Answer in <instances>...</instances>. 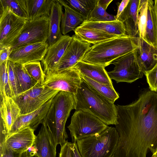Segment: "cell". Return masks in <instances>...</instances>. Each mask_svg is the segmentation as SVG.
Returning <instances> with one entry per match:
<instances>
[{
    "mask_svg": "<svg viewBox=\"0 0 157 157\" xmlns=\"http://www.w3.org/2000/svg\"><path fill=\"white\" fill-rule=\"evenodd\" d=\"M71 38L69 36L63 35L56 42L48 47L46 54L41 61L45 74L54 70L64 53Z\"/></svg>",
    "mask_w": 157,
    "mask_h": 157,
    "instance_id": "obj_16",
    "label": "cell"
},
{
    "mask_svg": "<svg viewBox=\"0 0 157 157\" xmlns=\"http://www.w3.org/2000/svg\"><path fill=\"white\" fill-rule=\"evenodd\" d=\"M136 50L121 56L111 63L115 67L112 71L108 72L111 80H114L117 83H131L143 76L144 73L141 71L139 65Z\"/></svg>",
    "mask_w": 157,
    "mask_h": 157,
    "instance_id": "obj_9",
    "label": "cell"
},
{
    "mask_svg": "<svg viewBox=\"0 0 157 157\" xmlns=\"http://www.w3.org/2000/svg\"><path fill=\"white\" fill-rule=\"evenodd\" d=\"M82 81L93 91L107 98L113 103L119 97L113 87H111L94 81L80 74Z\"/></svg>",
    "mask_w": 157,
    "mask_h": 157,
    "instance_id": "obj_28",
    "label": "cell"
},
{
    "mask_svg": "<svg viewBox=\"0 0 157 157\" xmlns=\"http://www.w3.org/2000/svg\"><path fill=\"white\" fill-rule=\"evenodd\" d=\"M116 20L115 16L108 13L101 6L98 1L95 7L88 17L83 22H103L111 21Z\"/></svg>",
    "mask_w": 157,
    "mask_h": 157,
    "instance_id": "obj_33",
    "label": "cell"
},
{
    "mask_svg": "<svg viewBox=\"0 0 157 157\" xmlns=\"http://www.w3.org/2000/svg\"><path fill=\"white\" fill-rule=\"evenodd\" d=\"M74 95L75 111L90 113L108 126L116 124L117 112L114 103L92 90L83 81Z\"/></svg>",
    "mask_w": 157,
    "mask_h": 157,
    "instance_id": "obj_3",
    "label": "cell"
},
{
    "mask_svg": "<svg viewBox=\"0 0 157 157\" xmlns=\"http://www.w3.org/2000/svg\"><path fill=\"white\" fill-rule=\"evenodd\" d=\"M34 145L36 150V157H56L57 145L44 121L36 136Z\"/></svg>",
    "mask_w": 157,
    "mask_h": 157,
    "instance_id": "obj_17",
    "label": "cell"
},
{
    "mask_svg": "<svg viewBox=\"0 0 157 157\" xmlns=\"http://www.w3.org/2000/svg\"><path fill=\"white\" fill-rule=\"evenodd\" d=\"M154 1L157 13V0H155Z\"/></svg>",
    "mask_w": 157,
    "mask_h": 157,
    "instance_id": "obj_47",
    "label": "cell"
},
{
    "mask_svg": "<svg viewBox=\"0 0 157 157\" xmlns=\"http://www.w3.org/2000/svg\"><path fill=\"white\" fill-rule=\"evenodd\" d=\"M130 0H123L120 4L117 10V13L115 16L116 19L120 16L128 5Z\"/></svg>",
    "mask_w": 157,
    "mask_h": 157,
    "instance_id": "obj_41",
    "label": "cell"
},
{
    "mask_svg": "<svg viewBox=\"0 0 157 157\" xmlns=\"http://www.w3.org/2000/svg\"><path fill=\"white\" fill-rule=\"evenodd\" d=\"M35 130L30 127L22 128L16 131L8 133L6 137L4 147L20 153L27 151L35 143L36 136Z\"/></svg>",
    "mask_w": 157,
    "mask_h": 157,
    "instance_id": "obj_14",
    "label": "cell"
},
{
    "mask_svg": "<svg viewBox=\"0 0 157 157\" xmlns=\"http://www.w3.org/2000/svg\"><path fill=\"white\" fill-rule=\"evenodd\" d=\"M151 157H157V151L152 155Z\"/></svg>",
    "mask_w": 157,
    "mask_h": 157,
    "instance_id": "obj_46",
    "label": "cell"
},
{
    "mask_svg": "<svg viewBox=\"0 0 157 157\" xmlns=\"http://www.w3.org/2000/svg\"><path fill=\"white\" fill-rule=\"evenodd\" d=\"M26 152L28 157H33L35 156L36 154V150L34 144L30 147Z\"/></svg>",
    "mask_w": 157,
    "mask_h": 157,
    "instance_id": "obj_44",
    "label": "cell"
},
{
    "mask_svg": "<svg viewBox=\"0 0 157 157\" xmlns=\"http://www.w3.org/2000/svg\"><path fill=\"white\" fill-rule=\"evenodd\" d=\"M71 37V42L63 56L51 72H59L73 67L82 60L91 46L90 44L81 40L75 35Z\"/></svg>",
    "mask_w": 157,
    "mask_h": 157,
    "instance_id": "obj_13",
    "label": "cell"
},
{
    "mask_svg": "<svg viewBox=\"0 0 157 157\" xmlns=\"http://www.w3.org/2000/svg\"><path fill=\"white\" fill-rule=\"evenodd\" d=\"M137 37L126 35L94 44L81 61L105 67L118 58L136 50L139 47Z\"/></svg>",
    "mask_w": 157,
    "mask_h": 157,
    "instance_id": "obj_2",
    "label": "cell"
},
{
    "mask_svg": "<svg viewBox=\"0 0 157 157\" xmlns=\"http://www.w3.org/2000/svg\"><path fill=\"white\" fill-rule=\"evenodd\" d=\"M80 74L96 82L111 87H113L108 72L103 66L89 63L82 61L74 67Z\"/></svg>",
    "mask_w": 157,
    "mask_h": 157,
    "instance_id": "obj_22",
    "label": "cell"
},
{
    "mask_svg": "<svg viewBox=\"0 0 157 157\" xmlns=\"http://www.w3.org/2000/svg\"><path fill=\"white\" fill-rule=\"evenodd\" d=\"M119 138L116 128L109 127L101 133L78 140L82 157H113Z\"/></svg>",
    "mask_w": 157,
    "mask_h": 157,
    "instance_id": "obj_5",
    "label": "cell"
},
{
    "mask_svg": "<svg viewBox=\"0 0 157 157\" xmlns=\"http://www.w3.org/2000/svg\"><path fill=\"white\" fill-rule=\"evenodd\" d=\"M53 0H18L26 20L48 16Z\"/></svg>",
    "mask_w": 157,
    "mask_h": 157,
    "instance_id": "obj_20",
    "label": "cell"
},
{
    "mask_svg": "<svg viewBox=\"0 0 157 157\" xmlns=\"http://www.w3.org/2000/svg\"><path fill=\"white\" fill-rule=\"evenodd\" d=\"M148 0H140L137 11L139 37L144 39L147 19Z\"/></svg>",
    "mask_w": 157,
    "mask_h": 157,
    "instance_id": "obj_31",
    "label": "cell"
},
{
    "mask_svg": "<svg viewBox=\"0 0 157 157\" xmlns=\"http://www.w3.org/2000/svg\"><path fill=\"white\" fill-rule=\"evenodd\" d=\"M98 118L87 112L75 111L67 127L70 131L72 143L99 134L109 127Z\"/></svg>",
    "mask_w": 157,
    "mask_h": 157,
    "instance_id": "obj_6",
    "label": "cell"
},
{
    "mask_svg": "<svg viewBox=\"0 0 157 157\" xmlns=\"http://www.w3.org/2000/svg\"><path fill=\"white\" fill-rule=\"evenodd\" d=\"M7 61L0 65V97H2L5 94L11 97L7 69Z\"/></svg>",
    "mask_w": 157,
    "mask_h": 157,
    "instance_id": "obj_35",
    "label": "cell"
},
{
    "mask_svg": "<svg viewBox=\"0 0 157 157\" xmlns=\"http://www.w3.org/2000/svg\"><path fill=\"white\" fill-rule=\"evenodd\" d=\"M48 17L26 20L19 36L10 46L13 49L26 44L46 43L48 37Z\"/></svg>",
    "mask_w": 157,
    "mask_h": 157,
    "instance_id": "obj_8",
    "label": "cell"
},
{
    "mask_svg": "<svg viewBox=\"0 0 157 157\" xmlns=\"http://www.w3.org/2000/svg\"><path fill=\"white\" fill-rule=\"evenodd\" d=\"M71 149L73 157H82L79 151L76 143H72Z\"/></svg>",
    "mask_w": 157,
    "mask_h": 157,
    "instance_id": "obj_42",
    "label": "cell"
},
{
    "mask_svg": "<svg viewBox=\"0 0 157 157\" xmlns=\"http://www.w3.org/2000/svg\"><path fill=\"white\" fill-rule=\"evenodd\" d=\"M138 48L136 50L137 60L142 72L152 69L157 63V48L138 37Z\"/></svg>",
    "mask_w": 157,
    "mask_h": 157,
    "instance_id": "obj_19",
    "label": "cell"
},
{
    "mask_svg": "<svg viewBox=\"0 0 157 157\" xmlns=\"http://www.w3.org/2000/svg\"><path fill=\"white\" fill-rule=\"evenodd\" d=\"M81 27L101 31L108 33L122 36L127 35L123 23L118 20L103 22H83Z\"/></svg>",
    "mask_w": 157,
    "mask_h": 157,
    "instance_id": "obj_27",
    "label": "cell"
},
{
    "mask_svg": "<svg viewBox=\"0 0 157 157\" xmlns=\"http://www.w3.org/2000/svg\"><path fill=\"white\" fill-rule=\"evenodd\" d=\"M74 109L75 100L73 94L60 91L53 98L44 121L57 145H63L68 137L65 126L71 111Z\"/></svg>",
    "mask_w": 157,
    "mask_h": 157,
    "instance_id": "obj_4",
    "label": "cell"
},
{
    "mask_svg": "<svg viewBox=\"0 0 157 157\" xmlns=\"http://www.w3.org/2000/svg\"><path fill=\"white\" fill-rule=\"evenodd\" d=\"M12 49L11 47L0 48V65L8 61Z\"/></svg>",
    "mask_w": 157,
    "mask_h": 157,
    "instance_id": "obj_39",
    "label": "cell"
},
{
    "mask_svg": "<svg viewBox=\"0 0 157 157\" xmlns=\"http://www.w3.org/2000/svg\"><path fill=\"white\" fill-rule=\"evenodd\" d=\"M14 68L22 92L29 90L38 84L30 76L23 65L14 63Z\"/></svg>",
    "mask_w": 157,
    "mask_h": 157,
    "instance_id": "obj_30",
    "label": "cell"
},
{
    "mask_svg": "<svg viewBox=\"0 0 157 157\" xmlns=\"http://www.w3.org/2000/svg\"><path fill=\"white\" fill-rule=\"evenodd\" d=\"M149 89L151 91L157 92V63L151 70L144 73Z\"/></svg>",
    "mask_w": 157,
    "mask_h": 157,
    "instance_id": "obj_37",
    "label": "cell"
},
{
    "mask_svg": "<svg viewBox=\"0 0 157 157\" xmlns=\"http://www.w3.org/2000/svg\"><path fill=\"white\" fill-rule=\"evenodd\" d=\"M0 157H21L22 154L5 148L0 151Z\"/></svg>",
    "mask_w": 157,
    "mask_h": 157,
    "instance_id": "obj_40",
    "label": "cell"
},
{
    "mask_svg": "<svg viewBox=\"0 0 157 157\" xmlns=\"http://www.w3.org/2000/svg\"><path fill=\"white\" fill-rule=\"evenodd\" d=\"M26 20L8 7H0V48L10 47L19 36Z\"/></svg>",
    "mask_w": 157,
    "mask_h": 157,
    "instance_id": "obj_10",
    "label": "cell"
},
{
    "mask_svg": "<svg viewBox=\"0 0 157 157\" xmlns=\"http://www.w3.org/2000/svg\"><path fill=\"white\" fill-rule=\"evenodd\" d=\"M21 157H28L27 152H25L23 153Z\"/></svg>",
    "mask_w": 157,
    "mask_h": 157,
    "instance_id": "obj_45",
    "label": "cell"
},
{
    "mask_svg": "<svg viewBox=\"0 0 157 157\" xmlns=\"http://www.w3.org/2000/svg\"><path fill=\"white\" fill-rule=\"evenodd\" d=\"M98 0H66L67 3L86 20L95 7Z\"/></svg>",
    "mask_w": 157,
    "mask_h": 157,
    "instance_id": "obj_29",
    "label": "cell"
},
{
    "mask_svg": "<svg viewBox=\"0 0 157 157\" xmlns=\"http://www.w3.org/2000/svg\"><path fill=\"white\" fill-rule=\"evenodd\" d=\"M113 0H98V2L103 9L106 10L108 6Z\"/></svg>",
    "mask_w": 157,
    "mask_h": 157,
    "instance_id": "obj_43",
    "label": "cell"
},
{
    "mask_svg": "<svg viewBox=\"0 0 157 157\" xmlns=\"http://www.w3.org/2000/svg\"><path fill=\"white\" fill-rule=\"evenodd\" d=\"M53 98L36 110L29 113L21 114L17 118L10 132L26 127H30L35 130L39 124H43Z\"/></svg>",
    "mask_w": 157,
    "mask_h": 157,
    "instance_id": "obj_18",
    "label": "cell"
},
{
    "mask_svg": "<svg viewBox=\"0 0 157 157\" xmlns=\"http://www.w3.org/2000/svg\"><path fill=\"white\" fill-rule=\"evenodd\" d=\"M0 7H8L17 15L26 19L23 11L18 0H0Z\"/></svg>",
    "mask_w": 157,
    "mask_h": 157,
    "instance_id": "obj_36",
    "label": "cell"
},
{
    "mask_svg": "<svg viewBox=\"0 0 157 157\" xmlns=\"http://www.w3.org/2000/svg\"><path fill=\"white\" fill-rule=\"evenodd\" d=\"M63 6L58 0H53L49 15L48 37L47 42L48 46L58 40L63 35L61 30V23L63 13Z\"/></svg>",
    "mask_w": 157,
    "mask_h": 157,
    "instance_id": "obj_21",
    "label": "cell"
},
{
    "mask_svg": "<svg viewBox=\"0 0 157 157\" xmlns=\"http://www.w3.org/2000/svg\"><path fill=\"white\" fill-rule=\"evenodd\" d=\"M45 75L43 86L74 94L82 81L80 72L74 67L59 72H50Z\"/></svg>",
    "mask_w": 157,
    "mask_h": 157,
    "instance_id": "obj_11",
    "label": "cell"
},
{
    "mask_svg": "<svg viewBox=\"0 0 157 157\" xmlns=\"http://www.w3.org/2000/svg\"><path fill=\"white\" fill-rule=\"evenodd\" d=\"M140 0H130L124 11L117 19L121 21L125 28L126 34L133 37H137L139 30L137 11Z\"/></svg>",
    "mask_w": 157,
    "mask_h": 157,
    "instance_id": "obj_23",
    "label": "cell"
},
{
    "mask_svg": "<svg viewBox=\"0 0 157 157\" xmlns=\"http://www.w3.org/2000/svg\"><path fill=\"white\" fill-rule=\"evenodd\" d=\"M157 48V13L154 1L148 0L147 19L144 39Z\"/></svg>",
    "mask_w": 157,
    "mask_h": 157,
    "instance_id": "obj_26",
    "label": "cell"
},
{
    "mask_svg": "<svg viewBox=\"0 0 157 157\" xmlns=\"http://www.w3.org/2000/svg\"><path fill=\"white\" fill-rule=\"evenodd\" d=\"M65 9L62 18L61 30L63 35L74 30L83 23V18L75 11L66 2L65 0H58Z\"/></svg>",
    "mask_w": 157,
    "mask_h": 157,
    "instance_id": "obj_25",
    "label": "cell"
},
{
    "mask_svg": "<svg viewBox=\"0 0 157 157\" xmlns=\"http://www.w3.org/2000/svg\"><path fill=\"white\" fill-rule=\"evenodd\" d=\"M59 91L37 84L12 98L18 105L21 114H25L39 109Z\"/></svg>",
    "mask_w": 157,
    "mask_h": 157,
    "instance_id": "obj_7",
    "label": "cell"
},
{
    "mask_svg": "<svg viewBox=\"0 0 157 157\" xmlns=\"http://www.w3.org/2000/svg\"><path fill=\"white\" fill-rule=\"evenodd\" d=\"M0 130L10 133L18 117L20 110L13 99L6 94L0 97Z\"/></svg>",
    "mask_w": 157,
    "mask_h": 157,
    "instance_id": "obj_15",
    "label": "cell"
},
{
    "mask_svg": "<svg viewBox=\"0 0 157 157\" xmlns=\"http://www.w3.org/2000/svg\"><path fill=\"white\" fill-rule=\"evenodd\" d=\"M23 65L30 76L37 84L43 86L44 82L46 75L42 68L40 62H31Z\"/></svg>",
    "mask_w": 157,
    "mask_h": 157,
    "instance_id": "obj_32",
    "label": "cell"
},
{
    "mask_svg": "<svg viewBox=\"0 0 157 157\" xmlns=\"http://www.w3.org/2000/svg\"><path fill=\"white\" fill-rule=\"evenodd\" d=\"M72 143L67 140L65 143L61 146L59 157H73L72 149Z\"/></svg>",
    "mask_w": 157,
    "mask_h": 157,
    "instance_id": "obj_38",
    "label": "cell"
},
{
    "mask_svg": "<svg viewBox=\"0 0 157 157\" xmlns=\"http://www.w3.org/2000/svg\"><path fill=\"white\" fill-rule=\"evenodd\" d=\"M74 31L75 35L80 40L93 45L120 36L98 30L83 28L80 25Z\"/></svg>",
    "mask_w": 157,
    "mask_h": 157,
    "instance_id": "obj_24",
    "label": "cell"
},
{
    "mask_svg": "<svg viewBox=\"0 0 157 157\" xmlns=\"http://www.w3.org/2000/svg\"><path fill=\"white\" fill-rule=\"evenodd\" d=\"M7 69L11 97L13 98L23 92L14 69V63L8 60Z\"/></svg>",
    "mask_w": 157,
    "mask_h": 157,
    "instance_id": "obj_34",
    "label": "cell"
},
{
    "mask_svg": "<svg viewBox=\"0 0 157 157\" xmlns=\"http://www.w3.org/2000/svg\"><path fill=\"white\" fill-rule=\"evenodd\" d=\"M119 138L113 157H146L157 151V93L145 89L125 105H115Z\"/></svg>",
    "mask_w": 157,
    "mask_h": 157,
    "instance_id": "obj_1",
    "label": "cell"
},
{
    "mask_svg": "<svg viewBox=\"0 0 157 157\" xmlns=\"http://www.w3.org/2000/svg\"><path fill=\"white\" fill-rule=\"evenodd\" d=\"M48 47L47 43L19 46L12 49L8 60L22 65L31 62L41 61L46 54Z\"/></svg>",
    "mask_w": 157,
    "mask_h": 157,
    "instance_id": "obj_12",
    "label": "cell"
}]
</instances>
